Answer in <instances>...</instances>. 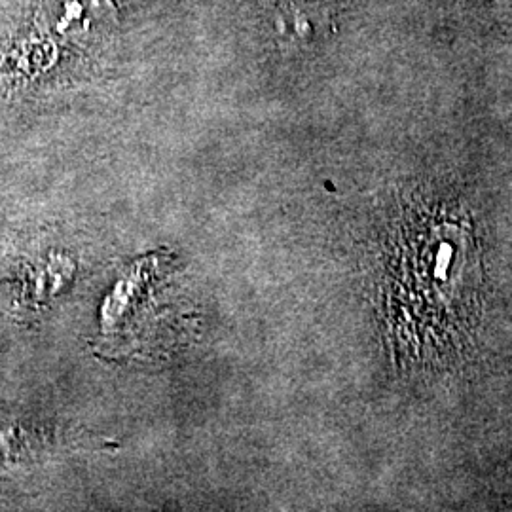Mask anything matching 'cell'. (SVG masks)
Segmentation results:
<instances>
[{"label": "cell", "instance_id": "obj_1", "mask_svg": "<svg viewBox=\"0 0 512 512\" xmlns=\"http://www.w3.org/2000/svg\"><path fill=\"white\" fill-rule=\"evenodd\" d=\"M404 243L401 304L408 330H448L471 289V245L461 222L427 220Z\"/></svg>", "mask_w": 512, "mask_h": 512}]
</instances>
